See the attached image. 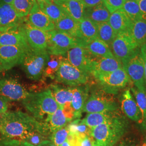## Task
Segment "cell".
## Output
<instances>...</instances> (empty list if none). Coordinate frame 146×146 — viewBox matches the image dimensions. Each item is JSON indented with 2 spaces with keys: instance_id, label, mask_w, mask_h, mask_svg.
<instances>
[{
  "instance_id": "obj_34",
  "label": "cell",
  "mask_w": 146,
  "mask_h": 146,
  "mask_svg": "<svg viewBox=\"0 0 146 146\" xmlns=\"http://www.w3.org/2000/svg\"><path fill=\"white\" fill-rule=\"evenodd\" d=\"M64 56L61 55H49V59L46 66L43 75L44 77L54 79L60 67V64Z\"/></svg>"
},
{
  "instance_id": "obj_11",
  "label": "cell",
  "mask_w": 146,
  "mask_h": 146,
  "mask_svg": "<svg viewBox=\"0 0 146 146\" xmlns=\"http://www.w3.org/2000/svg\"><path fill=\"white\" fill-rule=\"evenodd\" d=\"M31 49L0 46V72L9 70L16 65L20 64L27 52Z\"/></svg>"
},
{
  "instance_id": "obj_37",
  "label": "cell",
  "mask_w": 146,
  "mask_h": 146,
  "mask_svg": "<svg viewBox=\"0 0 146 146\" xmlns=\"http://www.w3.org/2000/svg\"><path fill=\"white\" fill-rule=\"evenodd\" d=\"M69 135L68 125L53 132L49 136L50 141L56 146H61L68 139Z\"/></svg>"
},
{
  "instance_id": "obj_9",
  "label": "cell",
  "mask_w": 146,
  "mask_h": 146,
  "mask_svg": "<svg viewBox=\"0 0 146 146\" xmlns=\"http://www.w3.org/2000/svg\"><path fill=\"white\" fill-rule=\"evenodd\" d=\"M103 90L108 94H116L125 87L131 79L124 69L119 68L111 73L95 77Z\"/></svg>"
},
{
  "instance_id": "obj_33",
  "label": "cell",
  "mask_w": 146,
  "mask_h": 146,
  "mask_svg": "<svg viewBox=\"0 0 146 146\" xmlns=\"http://www.w3.org/2000/svg\"><path fill=\"white\" fill-rule=\"evenodd\" d=\"M131 34L139 47L146 43V20L142 19L134 22Z\"/></svg>"
},
{
  "instance_id": "obj_25",
  "label": "cell",
  "mask_w": 146,
  "mask_h": 146,
  "mask_svg": "<svg viewBox=\"0 0 146 146\" xmlns=\"http://www.w3.org/2000/svg\"><path fill=\"white\" fill-rule=\"evenodd\" d=\"M79 41L81 46L84 47L87 43L97 38L96 24L87 19L84 18L79 22Z\"/></svg>"
},
{
  "instance_id": "obj_43",
  "label": "cell",
  "mask_w": 146,
  "mask_h": 146,
  "mask_svg": "<svg viewBox=\"0 0 146 146\" xmlns=\"http://www.w3.org/2000/svg\"><path fill=\"white\" fill-rule=\"evenodd\" d=\"M117 146H137L135 143L130 140L126 139L121 141Z\"/></svg>"
},
{
  "instance_id": "obj_40",
  "label": "cell",
  "mask_w": 146,
  "mask_h": 146,
  "mask_svg": "<svg viewBox=\"0 0 146 146\" xmlns=\"http://www.w3.org/2000/svg\"><path fill=\"white\" fill-rule=\"evenodd\" d=\"M8 108V101L7 100L0 96V113L3 114L7 111Z\"/></svg>"
},
{
  "instance_id": "obj_3",
  "label": "cell",
  "mask_w": 146,
  "mask_h": 146,
  "mask_svg": "<svg viewBox=\"0 0 146 146\" xmlns=\"http://www.w3.org/2000/svg\"><path fill=\"white\" fill-rule=\"evenodd\" d=\"M22 104L38 121H44L59 107L50 89L38 93H29L22 100Z\"/></svg>"
},
{
  "instance_id": "obj_35",
  "label": "cell",
  "mask_w": 146,
  "mask_h": 146,
  "mask_svg": "<svg viewBox=\"0 0 146 146\" xmlns=\"http://www.w3.org/2000/svg\"><path fill=\"white\" fill-rule=\"evenodd\" d=\"M35 0H14L12 6L19 17L25 18L28 15Z\"/></svg>"
},
{
  "instance_id": "obj_42",
  "label": "cell",
  "mask_w": 146,
  "mask_h": 146,
  "mask_svg": "<svg viewBox=\"0 0 146 146\" xmlns=\"http://www.w3.org/2000/svg\"><path fill=\"white\" fill-rule=\"evenodd\" d=\"M137 1L143 13V19L146 20V0H137Z\"/></svg>"
},
{
  "instance_id": "obj_14",
  "label": "cell",
  "mask_w": 146,
  "mask_h": 146,
  "mask_svg": "<svg viewBox=\"0 0 146 146\" xmlns=\"http://www.w3.org/2000/svg\"><path fill=\"white\" fill-rule=\"evenodd\" d=\"M23 23L19 26L0 33V46H17L27 49H31L27 40Z\"/></svg>"
},
{
  "instance_id": "obj_38",
  "label": "cell",
  "mask_w": 146,
  "mask_h": 146,
  "mask_svg": "<svg viewBox=\"0 0 146 146\" xmlns=\"http://www.w3.org/2000/svg\"><path fill=\"white\" fill-rule=\"evenodd\" d=\"M125 1V0H103L110 14L119 9L122 8Z\"/></svg>"
},
{
  "instance_id": "obj_28",
  "label": "cell",
  "mask_w": 146,
  "mask_h": 146,
  "mask_svg": "<svg viewBox=\"0 0 146 146\" xmlns=\"http://www.w3.org/2000/svg\"><path fill=\"white\" fill-rule=\"evenodd\" d=\"M118 113L117 111L88 113L84 119L81 120V122L89 128H92L111 120L118 115Z\"/></svg>"
},
{
  "instance_id": "obj_30",
  "label": "cell",
  "mask_w": 146,
  "mask_h": 146,
  "mask_svg": "<svg viewBox=\"0 0 146 146\" xmlns=\"http://www.w3.org/2000/svg\"><path fill=\"white\" fill-rule=\"evenodd\" d=\"M38 4L40 9L54 23L67 15L61 8L52 0H47L45 2Z\"/></svg>"
},
{
  "instance_id": "obj_6",
  "label": "cell",
  "mask_w": 146,
  "mask_h": 146,
  "mask_svg": "<svg viewBox=\"0 0 146 146\" xmlns=\"http://www.w3.org/2000/svg\"><path fill=\"white\" fill-rule=\"evenodd\" d=\"M48 35L47 50L49 55L65 56L70 49L81 46V42L78 39L55 29L48 31Z\"/></svg>"
},
{
  "instance_id": "obj_18",
  "label": "cell",
  "mask_w": 146,
  "mask_h": 146,
  "mask_svg": "<svg viewBox=\"0 0 146 146\" xmlns=\"http://www.w3.org/2000/svg\"><path fill=\"white\" fill-rule=\"evenodd\" d=\"M122 68V64L115 58H99L93 56L90 74L94 78L111 73L119 68Z\"/></svg>"
},
{
  "instance_id": "obj_8",
  "label": "cell",
  "mask_w": 146,
  "mask_h": 146,
  "mask_svg": "<svg viewBox=\"0 0 146 146\" xmlns=\"http://www.w3.org/2000/svg\"><path fill=\"white\" fill-rule=\"evenodd\" d=\"M112 95L104 90L93 92L84 104L83 112L93 113L117 111L119 105Z\"/></svg>"
},
{
  "instance_id": "obj_20",
  "label": "cell",
  "mask_w": 146,
  "mask_h": 146,
  "mask_svg": "<svg viewBox=\"0 0 146 146\" xmlns=\"http://www.w3.org/2000/svg\"><path fill=\"white\" fill-rule=\"evenodd\" d=\"M108 22L117 35L121 33H131L134 23L122 8L111 13Z\"/></svg>"
},
{
  "instance_id": "obj_29",
  "label": "cell",
  "mask_w": 146,
  "mask_h": 146,
  "mask_svg": "<svg viewBox=\"0 0 146 146\" xmlns=\"http://www.w3.org/2000/svg\"><path fill=\"white\" fill-rule=\"evenodd\" d=\"M50 90L59 107H63L71 103L73 96V87L64 88L59 85H51Z\"/></svg>"
},
{
  "instance_id": "obj_52",
  "label": "cell",
  "mask_w": 146,
  "mask_h": 146,
  "mask_svg": "<svg viewBox=\"0 0 146 146\" xmlns=\"http://www.w3.org/2000/svg\"><path fill=\"white\" fill-rule=\"evenodd\" d=\"M2 3V2H1V0H0V3Z\"/></svg>"
},
{
  "instance_id": "obj_44",
  "label": "cell",
  "mask_w": 146,
  "mask_h": 146,
  "mask_svg": "<svg viewBox=\"0 0 146 146\" xmlns=\"http://www.w3.org/2000/svg\"><path fill=\"white\" fill-rule=\"evenodd\" d=\"M140 55L142 58L143 60L144 63V68H145V82L146 85V52L140 48Z\"/></svg>"
},
{
  "instance_id": "obj_41",
  "label": "cell",
  "mask_w": 146,
  "mask_h": 146,
  "mask_svg": "<svg viewBox=\"0 0 146 146\" xmlns=\"http://www.w3.org/2000/svg\"><path fill=\"white\" fill-rule=\"evenodd\" d=\"M85 7H91L103 2V0H81Z\"/></svg>"
},
{
  "instance_id": "obj_21",
  "label": "cell",
  "mask_w": 146,
  "mask_h": 146,
  "mask_svg": "<svg viewBox=\"0 0 146 146\" xmlns=\"http://www.w3.org/2000/svg\"><path fill=\"white\" fill-rule=\"evenodd\" d=\"M88 91L87 86L81 85L73 87L71 106L73 111V119L81 117L84 104L88 98Z\"/></svg>"
},
{
  "instance_id": "obj_16",
  "label": "cell",
  "mask_w": 146,
  "mask_h": 146,
  "mask_svg": "<svg viewBox=\"0 0 146 146\" xmlns=\"http://www.w3.org/2000/svg\"><path fill=\"white\" fill-rule=\"evenodd\" d=\"M27 40L31 48L35 50H47L48 40V32L31 26L25 18L23 23Z\"/></svg>"
},
{
  "instance_id": "obj_15",
  "label": "cell",
  "mask_w": 146,
  "mask_h": 146,
  "mask_svg": "<svg viewBox=\"0 0 146 146\" xmlns=\"http://www.w3.org/2000/svg\"><path fill=\"white\" fill-rule=\"evenodd\" d=\"M25 18L31 26L40 30L48 32L55 29V23L40 9L36 0L28 15Z\"/></svg>"
},
{
  "instance_id": "obj_36",
  "label": "cell",
  "mask_w": 146,
  "mask_h": 146,
  "mask_svg": "<svg viewBox=\"0 0 146 146\" xmlns=\"http://www.w3.org/2000/svg\"><path fill=\"white\" fill-rule=\"evenodd\" d=\"M135 98L136 102L137 104L142 115L141 123L146 124V95L145 92L139 90L136 88L131 89Z\"/></svg>"
},
{
  "instance_id": "obj_32",
  "label": "cell",
  "mask_w": 146,
  "mask_h": 146,
  "mask_svg": "<svg viewBox=\"0 0 146 146\" xmlns=\"http://www.w3.org/2000/svg\"><path fill=\"white\" fill-rule=\"evenodd\" d=\"M122 9L133 23L143 19V13L137 0L125 1Z\"/></svg>"
},
{
  "instance_id": "obj_50",
  "label": "cell",
  "mask_w": 146,
  "mask_h": 146,
  "mask_svg": "<svg viewBox=\"0 0 146 146\" xmlns=\"http://www.w3.org/2000/svg\"><path fill=\"white\" fill-rule=\"evenodd\" d=\"M47 1V0H36V1L38 3H42V2H45V1Z\"/></svg>"
},
{
  "instance_id": "obj_23",
  "label": "cell",
  "mask_w": 146,
  "mask_h": 146,
  "mask_svg": "<svg viewBox=\"0 0 146 146\" xmlns=\"http://www.w3.org/2000/svg\"><path fill=\"white\" fill-rule=\"evenodd\" d=\"M121 108L129 119L136 121H142V115L139 108L133 98L129 89L123 93L121 99Z\"/></svg>"
},
{
  "instance_id": "obj_5",
  "label": "cell",
  "mask_w": 146,
  "mask_h": 146,
  "mask_svg": "<svg viewBox=\"0 0 146 146\" xmlns=\"http://www.w3.org/2000/svg\"><path fill=\"white\" fill-rule=\"evenodd\" d=\"M110 48L114 58L122 64L140 52V47L129 32L118 34Z\"/></svg>"
},
{
  "instance_id": "obj_19",
  "label": "cell",
  "mask_w": 146,
  "mask_h": 146,
  "mask_svg": "<svg viewBox=\"0 0 146 146\" xmlns=\"http://www.w3.org/2000/svg\"><path fill=\"white\" fill-rule=\"evenodd\" d=\"M41 122H42L45 135L46 136H49V137L53 132L68 125V123H70L71 121L64 115L62 108L59 107L52 115L48 116L44 121Z\"/></svg>"
},
{
  "instance_id": "obj_53",
  "label": "cell",
  "mask_w": 146,
  "mask_h": 146,
  "mask_svg": "<svg viewBox=\"0 0 146 146\" xmlns=\"http://www.w3.org/2000/svg\"><path fill=\"white\" fill-rule=\"evenodd\" d=\"M125 1H128V0H125Z\"/></svg>"
},
{
  "instance_id": "obj_48",
  "label": "cell",
  "mask_w": 146,
  "mask_h": 146,
  "mask_svg": "<svg viewBox=\"0 0 146 146\" xmlns=\"http://www.w3.org/2000/svg\"><path fill=\"white\" fill-rule=\"evenodd\" d=\"M141 146H146V136L145 137L144 140L143 141V142H142Z\"/></svg>"
},
{
  "instance_id": "obj_31",
  "label": "cell",
  "mask_w": 146,
  "mask_h": 146,
  "mask_svg": "<svg viewBox=\"0 0 146 146\" xmlns=\"http://www.w3.org/2000/svg\"><path fill=\"white\" fill-rule=\"evenodd\" d=\"M95 24L97 28L98 38L107 44L110 47L117 36V34L110 26L108 22Z\"/></svg>"
},
{
  "instance_id": "obj_13",
  "label": "cell",
  "mask_w": 146,
  "mask_h": 146,
  "mask_svg": "<svg viewBox=\"0 0 146 146\" xmlns=\"http://www.w3.org/2000/svg\"><path fill=\"white\" fill-rule=\"evenodd\" d=\"M65 58L73 66L90 74L93 56L84 47L78 46L70 49Z\"/></svg>"
},
{
  "instance_id": "obj_10",
  "label": "cell",
  "mask_w": 146,
  "mask_h": 146,
  "mask_svg": "<svg viewBox=\"0 0 146 146\" xmlns=\"http://www.w3.org/2000/svg\"><path fill=\"white\" fill-rule=\"evenodd\" d=\"M122 67L135 84L136 88L146 92L144 63L140 52L123 64Z\"/></svg>"
},
{
  "instance_id": "obj_46",
  "label": "cell",
  "mask_w": 146,
  "mask_h": 146,
  "mask_svg": "<svg viewBox=\"0 0 146 146\" xmlns=\"http://www.w3.org/2000/svg\"><path fill=\"white\" fill-rule=\"evenodd\" d=\"M13 1L14 0H1L2 3L7 4V5H12Z\"/></svg>"
},
{
  "instance_id": "obj_22",
  "label": "cell",
  "mask_w": 146,
  "mask_h": 146,
  "mask_svg": "<svg viewBox=\"0 0 146 146\" xmlns=\"http://www.w3.org/2000/svg\"><path fill=\"white\" fill-rule=\"evenodd\" d=\"M52 1L61 8L67 15L72 18L75 21L80 22L84 19L86 7L81 0Z\"/></svg>"
},
{
  "instance_id": "obj_24",
  "label": "cell",
  "mask_w": 146,
  "mask_h": 146,
  "mask_svg": "<svg viewBox=\"0 0 146 146\" xmlns=\"http://www.w3.org/2000/svg\"><path fill=\"white\" fill-rule=\"evenodd\" d=\"M110 13L104 2L91 7H86L84 18L87 19L95 23L108 22Z\"/></svg>"
},
{
  "instance_id": "obj_7",
  "label": "cell",
  "mask_w": 146,
  "mask_h": 146,
  "mask_svg": "<svg viewBox=\"0 0 146 146\" xmlns=\"http://www.w3.org/2000/svg\"><path fill=\"white\" fill-rule=\"evenodd\" d=\"M88 78V74L73 66L64 57L54 79L56 82L74 87L86 84Z\"/></svg>"
},
{
  "instance_id": "obj_17",
  "label": "cell",
  "mask_w": 146,
  "mask_h": 146,
  "mask_svg": "<svg viewBox=\"0 0 146 146\" xmlns=\"http://www.w3.org/2000/svg\"><path fill=\"white\" fill-rule=\"evenodd\" d=\"M25 22L19 17L12 5L0 3V33L19 26Z\"/></svg>"
},
{
  "instance_id": "obj_27",
  "label": "cell",
  "mask_w": 146,
  "mask_h": 146,
  "mask_svg": "<svg viewBox=\"0 0 146 146\" xmlns=\"http://www.w3.org/2000/svg\"><path fill=\"white\" fill-rule=\"evenodd\" d=\"M55 29L79 40V22L68 16H65L55 23Z\"/></svg>"
},
{
  "instance_id": "obj_45",
  "label": "cell",
  "mask_w": 146,
  "mask_h": 146,
  "mask_svg": "<svg viewBox=\"0 0 146 146\" xmlns=\"http://www.w3.org/2000/svg\"><path fill=\"white\" fill-rule=\"evenodd\" d=\"M37 146H56L55 144H54L52 141L50 140H45L44 141L41 142L39 145H38Z\"/></svg>"
},
{
  "instance_id": "obj_51",
  "label": "cell",
  "mask_w": 146,
  "mask_h": 146,
  "mask_svg": "<svg viewBox=\"0 0 146 146\" xmlns=\"http://www.w3.org/2000/svg\"><path fill=\"white\" fill-rule=\"evenodd\" d=\"M56 1H67V0H56Z\"/></svg>"
},
{
  "instance_id": "obj_1",
  "label": "cell",
  "mask_w": 146,
  "mask_h": 146,
  "mask_svg": "<svg viewBox=\"0 0 146 146\" xmlns=\"http://www.w3.org/2000/svg\"><path fill=\"white\" fill-rule=\"evenodd\" d=\"M35 133L45 136L41 122L21 111H7L0 120V134L5 139L27 141Z\"/></svg>"
},
{
  "instance_id": "obj_26",
  "label": "cell",
  "mask_w": 146,
  "mask_h": 146,
  "mask_svg": "<svg viewBox=\"0 0 146 146\" xmlns=\"http://www.w3.org/2000/svg\"><path fill=\"white\" fill-rule=\"evenodd\" d=\"M84 48L96 58H114L110 46L98 38L87 43Z\"/></svg>"
},
{
  "instance_id": "obj_39",
  "label": "cell",
  "mask_w": 146,
  "mask_h": 146,
  "mask_svg": "<svg viewBox=\"0 0 146 146\" xmlns=\"http://www.w3.org/2000/svg\"><path fill=\"white\" fill-rule=\"evenodd\" d=\"M0 146H35L31 143L22 140L5 139L0 141Z\"/></svg>"
},
{
  "instance_id": "obj_12",
  "label": "cell",
  "mask_w": 146,
  "mask_h": 146,
  "mask_svg": "<svg viewBox=\"0 0 146 146\" xmlns=\"http://www.w3.org/2000/svg\"><path fill=\"white\" fill-rule=\"evenodd\" d=\"M29 93L26 89L15 79H0V96L8 101H22Z\"/></svg>"
},
{
  "instance_id": "obj_49",
  "label": "cell",
  "mask_w": 146,
  "mask_h": 146,
  "mask_svg": "<svg viewBox=\"0 0 146 146\" xmlns=\"http://www.w3.org/2000/svg\"><path fill=\"white\" fill-rule=\"evenodd\" d=\"M140 48H142V49H143V50H145V51L146 52V43L144 44L143 45H142V46L140 47Z\"/></svg>"
},
{
  "instance_id": "obj_2",
  "label": "cell",
  "mask_w": 146,
  "mask_h": 146,
  "mask_svg": "<svg viewBox=\"0 0 146 146\" xmlns=\"http://www.w3.org/2000/svg\"><path fill=\"white\" fill-rule=\"evenodd\" d=\"M128 122L118 114L108 121L90 128L89 136L92 146H114L125 134Z\"/></svg>"
},
{
  "instance_id": "obj_4",
  "label": "cell",
  "mask_w": 146,
  "mask_h": 146,
  "mask_svg": "<svg viewBox=\"0 0 146 146\" xmlns=\"http://www.w3.org/2000/svg\"><path fill=\"white\" fill-rule=\"evenodd\" d=\"M49 59V54L47 50H35L31 49L27 52L20 64L28 78L37 81L43 76Z\"/></svg>"
},
{
  "instance_id": "obj_47",
  "label": "cell",
  "mask_w": 146,
  "mask_h": 146,
  "mask_svg": "<svg viewBox=\"0 0 146 146\" xmlns=\"http://www.w3.org/2000/svg\"><path fill=\"white\" fill-rule=\"evenodd\" d=\"M61 146H72L70 142L68 141V140H67L66 141H64L62 144L61 145Z\"/></svg>"
}]
</instances>
